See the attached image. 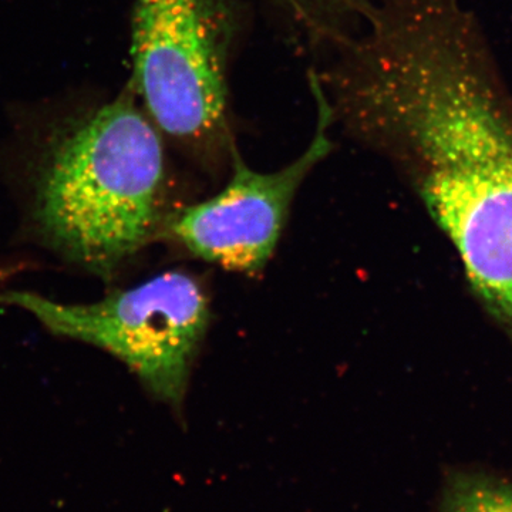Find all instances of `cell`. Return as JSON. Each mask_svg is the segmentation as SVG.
<instances>
[{"label":"cell","mask_w":512,"mask_h":512,"mask_svg":"<svg viewBox=\"0 0 512 512\" xmlns=\"http://www.w3.org/2000/svg\"><path fill=\"white\" fill-rule=\"evenodd\" d=\"M439 512H512V481L485 471H454L441 491Z\"/></svg>","instance_id":"obj_6"},{"label":"cell","mask_w":512,"mask_h":512,"mask_svg":"<svg viewBox=\"0 0 512 512\" xmlns=\"http://www.w3.org/2000/svg\"><path fill=\"white\" fill-rule=\"evenodd\" d=\"M15 268H0V281L8 278V276L15 274Z\"/></svg>","instance_id":"obj_7"},{"label":"cell","mask_w":512,"mask_h":512,"mask_svg":"<svg viewBox=\"0 0 512 512\" xmlns=\"http://www.w3.org/2000/svg\"><path fill=\"white\" fill-rule=\"evenodd\" d=\"M231 15L225 0H136L134 82L158 130L191 148L227 143Z\"/></svg>","instance_id":"obj_4"},{"label":"cell","mask_w":512,"mask_h":512,"mask_svg":"<svg viewBox=\"0 0 512 512\" xmlns=\"http://www.w3.org/2000/svg\"><path fill=\"white\" fill-rule=\"evenodd\" d=\"M312 92L318 123L301 157L274 173H258L234 151V171L224 190L171 218L167 228L188 252L242 274H256L265 268L296 192L332 150L328 136L332 107L316 79H312Z\"/></svg>","instance_id":"obj_5"},{"label":"cell","mask_w":512,"mask_h":512,"mask_svg":"<svg viewBox=\"0 0 512 512\" xmlns=\"http://www.w3.org/2000/svg\"><path fill=\"white\" fill-rule=\"evenodd\" d=\"M156 124L123 96L57 143L37 191V220L73 261L107 276L163 224L165 158Z\"/></svg>","instance_id":"obj_2"},{"label":"cell","mask_w":512,"mask_h":512,"mask_svg":"<svg viewBox=\"0 0 512 512\" xmlns=\"http://www.w3.org/2000/svg\"><path fill=\"white\" fill-rule=\"evenodd\" d=\"M377 126L512 340V94L497 63L474 50L423 60L383 97Z\"/></svg>","instance_id":"obj_1"},{"label":"cell","mask_w":512,"mask_h":512,"mask_svg":"<svg viewBox=\"0 0 512 512\" xmlns=\"http://www.w3.org/2000/svg\"><path fill=\"white\" fill-rule=\"evenodd\" d=\"M0 303L32 313L55 335L116 356L174 409L184 402L210 323L207 293L184 271L164 272L92 305H63L23 291L0 292Z\"/></svg>","instance_id":"obj_3"}]
</instances>
